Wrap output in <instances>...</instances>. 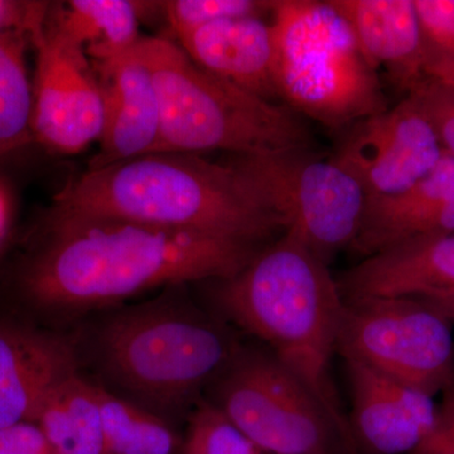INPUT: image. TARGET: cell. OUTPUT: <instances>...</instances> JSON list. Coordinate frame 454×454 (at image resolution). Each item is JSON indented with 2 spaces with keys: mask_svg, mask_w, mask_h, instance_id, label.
Returning a JSON list of instances; mask_svg holds the SVG:
<instances>
[{
  "mask_svg": "<svg viewBox=\"0 0 454 454\" xmlns=\"http://www.w3.org/2000/svg\"><path fill=\"white\" fill-rule=\"evenodd\" d=\"M276 2L262 0H175L164 2L169 27L176 37L217 20L240 17H262L273 13Z\"/></svg>",
  "mask_w": 454,
  "mask_h": 454,
  "instance_id": "24",
  "label": "cell"
},
{
  "mask_svg": "<svg viewBox=\"0 0 454 454\" xmlns=\"http://www.w3.org/2000/svg\"><path fill=\"white\" fill-rule=\"evenodd\" d=\"M20 14L14 13V8L8 3L0 2V29L18 22L20 20ZM22 16V14H20Z\"/></svg>",
  "mask_w": 454,
  "mask_h": 454,
  "instance_id": "31",
  "label": "cell"
},
{
  "mask_svg": "<svg viewBox=\"0 0 454 454\" xmlns=\"http://www.w3.org/2000/svg\"><path fill=\"white\" fill-rule=\"evenodd\" d=\"M98 387L107 453H176L178 438L167 420Z\"/></svg>",
  "mask_w": 454,
  "mask_h": 454,
  "instance_id": "22",
  "label": "cell"
},
{
  "mask_svg": "<svg viewBox=\"0 0 454 454\" xmlns=\"http://www.w3.org/2000/svg\"><path fill=\"white\" fill-rule=\"evenodd\" d=\"M352 394L355 443L372 454L415 452L438 420L433 396L356 361L345 360Z\"/></svg>",
  "mask_w": 454,
  "mask_h": 454,
  "instance_id": "13",
  "label": "cell"
},
{
  "mask_svg": "<svg viewBox=\"0 0 454 454\" xmlns=\"http://www.w3.org/2000/svg\"><path fill=\"white\" fill-rule=\"evenodd\" d=\"M212 403L262 452L357 454L312 394L273 356H232Z\"/></svg>",
  "mask_w": 454,
  "mask_h": 454,
  "instance_id": "9",
  "label": "cell"
},
{
  "mask_svg": "<svg viewBox=\"0 0 454 454\" xmlns=\"http://www.w3.org/2000/svg\"><path fill=\"white\" fill-rule=\"evenodd\" d=\"M278 98L328 128L387 109L376 70L330 2L279 0L271 13Z\"/></svg>",
  "mask_w": 454,
  "mask_h": 454,
  "instance_id": "6",
  "label": "cell"
},
{
  "mask_svg": "<svg viewBox=\"0 0 454 454\" xmlns=\"http://www.w3.org/2000/svg\"><path fill=\"white\" fill-rule=\"evenodd\" d=\"M182 286L98 316L73 334L79 365L106 390L162 418L219 375L234 351L225 333L182 300Z\"/></svg>",
  "mask_w": 454,
  "mask_h": 454,
  "instance_id": "4",
  "label": "cell"
},
{
  "mask_svg": "<svg viewBox=\"0 0 454 454\" xmlns=\"http://www.w3.org/2000/svg\"><path fill=\"white\" fill-rule=\"evenodd\" d=\"M348 20L373 70L411 91L427 79L426 38L414 0H331Z\"/></svg>",
  "mask_w": 454,
  "mask_h": 454,
  "instance_id": "17",
  "label": "cell"
},
{
  "mask_svg": "<svg viewBox=\"0 0 454 454\" xmlns=\"http://www.w3.org/2000/svg\"><path fill=\"white\" fill-rule=\"evenodd\" d=\"M219 301L236 325L267 343L358 454L331 373L345 300L327 262L283 232L223 280Z\"/></svg>",
  "mask_w": 454,
  "mask_h": 454,
  "instance_id": "3",
  "label": "cell"
},
{
  "mask_svg": "<svg viewBox=\"0 0 454 454\" xmlns=\"http://www.w3.org/2000/svg\"><path fill=\"white\" fill-rule=\"evenodd\" d=\"M80 372L73 334L0 313V427L35 423L50 391Z\"/></svg>",
  "mask_w": 454,
  "mask_h": 454,
  "instance_id": "12",
  "label": "cell"
},
{
  "mask_svg": "<svg viewBox=\"0 0 454 454\" xmlns=\"http://www.w3.org/2000/svg\"><path fill=\"white\" fill-rule=\"evenodd\" d=\"M23 13L0 29V155L33 139V83L25 59Z\"/></svg>",
  "mask_w": 454,
  "mask_h": 454,
  "instance_id": "21",
  "label": "cell"
},
{
  "mask_svg": "<svg viewBox=\"0 0 454 454\" xmlns=\"http://www.w3.org/2000/svg\"><path fill=\"white\" fill-rule=\"evenodd\" d=\"M44 16L42 5L23 12V25L35 47L33 138L55 153H82L103 134L100 83L85 51L47 28Z\"/></svg>",
  "mask_w": 454,
  "mask_h": 454,
  "instance_id": "10",
  "label": "cell"
},
{
  "mask_svg": "<svg viewBox=\"0 0 454 454\" xmlns=\"http://www.w3.org/2000/svg\"><path fill=\"white\" fill-rule=\"evenodd\" d=\"M337 352L430 396L454 387L450 322L419 298L345 300Z\"/></svg>",
  "mask_w": 454,
  "mask_h": 454,
  "instance_id": "8",
  "label": "cell"
},
{
  "mask_svg": "<svg viewBox=\"0 0 454 454\" xmlns=\"http://www.w3.org/2000/svg\"><path fill=\"white\" fill-rule=\"evenodd\" d=\"M408 95L422 107L437 133L442 148L454 160V89L426 79Z\"/></svg>",
  "mask_w": 454,
  "mask_h": 454,
  "instance_id": "25",
  "label": "cell"
},
{
  "mask_svg": "<svg viewBox=\"0 0 454 454\" xmlns=\"http://www.w3.org/2000/svg\"><path fill=\"white\" fill-rule=\"evenodd\" d=\"M35 424L56 454H109L98 384L80 372L50 391Z\"/></svg>",
  "mask_w": 454,
  "mask_h": 454,
  "instance_id": "19",
  "label": "cell"
},
{
  "mask_svg": "<svg viewBox=\"0 0 454 454\" xmlns=\"http://www.w3.org/2000/svg\"><path fill=\"white\" fill-rule=\"evenodd\" d=\"M443 154L428 116L408 95L397 106L352 125L331 158L357 178L367 199H380L413 186Z\"/></svg>",
  "mask_w": 454,
  "mask_h": 454,
  "instance_id": "11",
  "label": "cell"
},
{
  "mask_svg": "<svg viewBox=\"0 0 454 454\" xmlns=\"http://www.w3.org/2000/svg\"><path fill=\"white\" fill-rule=\"evenodd\" d=\"M418 298L426 301L433 309L441 313L450 324L454 322V291L433 293V294Z\"/></svg>",
  "mask_w": 454,
  "mask_h": 454,
  "instance_id": "30",
  "label": "cell"
},
{
  "mask_svg": "<svg viewBox=\"0 0 454 454\" xmlns=\"http://www.w3.org/2000/svg\"><path fill=\"white\" fill-rule=\"evenodd\" d=\"M454 234V160L444 152L426 177L396 195L367 199L352 249L364 259L402 245Z\"/></svg>",
  "mask_w": 454,
  "mask_h": 454,
  "instance_id": "14",
  "label": "cell"
},
{
  "mask_svg": "<svg viewBox=\"0 0 454 454\" xmlns=\"http://www.w3.org/2000/svg\"><path fill=\"white\" fill-rule=\"evenodd\" d=\"M184 454H262L215 404L202 403L190 418Z\"/></svg>",
  "mask_w": 454,
  "mask_h": 454,
  "instance_id": "23",
  "label": "cell"
},
{
  "mask_svg": "<svg viewBox=\"0 0 454 454\" xmlns=\"http://www.w3.org/2000/svg\"><path fill=\"white\" fill-rule=\"evenodd\" d=\"M262 245L282 220L243 169L191 153H149L68 179L52 210Z\"/></svg>",
  "mask_w": 454,
  "mask_h": 454,
  "instance_id": "2",
  "label": "cell"
},
{
  "mask_svg": "<svg viewBox=\"0 0 454 454\" xmlns=\"http://www.w3.org/2000/svg\"><path fill=\"white\" fill-rule=\"evenodd\" d=\"M428 59H454V0H414Z\"/></svg>",
  "mask_w": 454,
  "mask_h": 454,
  "instance_id": "26",
  "label": "cell"
},
{
  "mask_svg": "<svg viewBox=\"0 0 454 454\" xmlns=\"http://www.w3.org/2000/svg\"><path fill=\"white\" fill-rule=\"evenodd\" d=\"M337 283L343 300L454 291V234L369 256Z\"/></svg>",
  "mask_w": 454,
  "mask_h": 454,
  "instance_id": "18",
  "label": "cell"
},
{
  "mask_svg": "<svg viewBox=\"0 0 454 454\" xmlns=\"http://www.w3.org/2000/svg\"><path fill=\"white\" fill-rule=\"evenodd\" d=\"M415 454H454V387L446 404L438 411L435 428Z\"/></svg>",
  "mask_w": 454,
  "mask_h": 454,
  "instance_id": "28",
  "label": "cell"
},
{
  "mask_svg": "<svg viewBox=\"0 0 454 454\" xmlns=\"http://www.w3.org/2000/svg\"><path fill=\"white\" fill-rule=\"evenodd\" d=\"M260 250L187 230L51 211L17 271L18 312L56 328L153 289L229 279Z\"/></svg>",
  "mask_w": 454,
  "mask_h": 454,
  "instance_id": "1",
  "label": "cell"
},
{
  "mask_svg": "<svg viewBox=\"0 0 454 454\" xmlns=\"http://www.w3.org/2000/svg\"><path fill=\"white\" fill-rule=\"evenodd\" d=\"M234 163L282 220L284 232L327 264L356 240L367 195L333 158L316 157L306 146L236 155Z\"/></svg>",
  "mask_w": 454,
  "mask_h": 454,
  "instance_id": "7",
  "label": "cell"
},
{
  "mask_svg": "<svg viewBox=\"0 0 454 454\" xmlns=\"http://www.w3.org/2000/svg\"><path fill=\"white\" fill-rule=\"evenodd\" d=\"M0 454H56L40 427L32 422L0 427Z\"/></svg>",
  "mask_w": 454,
  "mask_h": 454,
  "instance_id": "27",
  "label": "cell"
},
{
  "mask_svg": "<svg viewBox=\"0 0 454 454\" xmlns=\"http://www.w3.org/2000/svg\"><path fill=\"white\" fill-rule=\"evenodd\" d=\"M8 207L4 196L0 192V241L4 238L5 229H7Z\"/></svg>",
  "mask_w": 454,
  "mask_h": 454,
  "instance_id": "32",
  "label": "cell"
},
{
  "mask_svg": "<svg viewBox=\"0 0 454 454\" xmlns=\"http://www.w3.org/2000/svg\"><path fill=\"white\" fill-rule=\"evenodd\" d=\"M177 40L187 56L207 73L270 103L279 98L271 20L230 18L200 27Z\"/></svg>",
  "mask_w": 454,
  "mask_h": 454,
  "instance_id": "16",
  "label": "cell"
},
{
  "mask_svg": "<svg viewBox=\"0 0 454 454\" xmlns=\"http://www.w3.org/2000/svg\"><path fill=\"white\" fill-rule=\"evenodd\" d=\"M139 5L128 0H73L52 28L97 64L129 52L140 41Z\"/></svg>",
  "mask_w": 454,
  "mask_h": 454,
  "instance_id": "20",
  "label": "cell"
},
{
  "mask_svg": "<svg viewBox=\"0 0 454 454\" xmlns=\"http://www.w3.org/2000/svg\"><path fill=\"white\" fill-rule=\"evenodd\" d=\"M104 103L100 152L89 168L151 153L160 129V103L151 68L136 47L97 64Z\"/></svg>",
  "mask_w": 454,
  "mask_h": 454,
  "instance_id": "15",
  "label": "cell"
},
{
  "mask_svg": "<svg viewBox=\"0 0 454 454\" xmlns=\"http://www.w3.org/2000/svg\"><path fill=\"white\" fill-rule=\"evenodd\" d=\"M426 74L427 79L434 80L454 89V59H428Z\"/></svg>",
  "mask_w": 454,
  "mask_h": 454,
  "instance_id": "29",
  "label": "cell"
},
{
  "mask_svg": "<svg viewBox=\"0 0 454 454\" xmlns=\"http://www.w3.org/2000/svg\"><path fill=\"white\" fill-rule=\"evenodd\" d=\"M136 49L160 97V136L151 153L252 155L309 146L293 110L207 73L168 38L142 37Z\"/></svg>",
  "mask_w": 454,
  "mask_h": 454,
  "instance_id": "5",
  "label": "cell"
}]
</instances>
